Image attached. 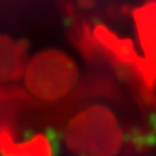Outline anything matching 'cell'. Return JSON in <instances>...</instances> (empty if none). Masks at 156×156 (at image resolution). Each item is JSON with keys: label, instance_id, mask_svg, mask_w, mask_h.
I'll list each match as a JSON object with an SVG mask.
<instances>
[{"label": "cell", "instance_id": "5", "mask_svg": "<svg viewBox=\"0 0 156 156\" xmlns=\"http://www.w3.org/2000/svg\"><path fill=\"white\" fill-rule=\"evenodd\" d=\"M16 128L0 129V155L2 156H52L50 140L46 135L37 134L33 138L17 142Z\"/></svg>", "mask_w": 156, "mask_h": 156}, {"label": "cell", "instance_id": "4", "mask_svg": "<svg viewBox=\"0 0 156 156\" xmlns=\"http://www.w3.org/2000/svg\"><path fill=\"white\" fill-rule=\"evenodd\" d=\"M35 104L23 91L0 89V129L4 126L17 129L29 121H37L38 116L43 121V111Z\"/></svg>", "mask_w": 156, "mask_h": 156}, {"label": "cell", "instance_id": "3", "mask_svg": "<svg viewBox=\"0 0 156 156\" xmlns=\"http://www.w3.org/2000/svg\"><path fill=\"white\" fill-rule=\"evenodd\" d=\"M136 37L143 50L142 74L147 89L156 96V0H147L133 11Z\"/></svg>", "mask_w": 156, "mask_h": 156}, {"label": "cell", "instance_id": "6", "mask_svg": "<svg viewBox=\"0 0 156 156\" xmlns=\"http://www.w3.org/2000/svg\"><path fill=\"white\" fill-rule=\"evenodd\" d=\"M26 65L25 47L21 42L0 33V86L17 82Z\"/></svg>", "mask_w": 156, "mask_h": 156}, {"label": "cell", "instance_id": "1", "mask_svg": "<svg viewBox=\"0 0 156 156\" xmlns=\"http://www.w3.org/2000/svg\"><path fill=\"white\" fill-rule=\"evenodd\" d=\"M62 133L66 148L77 156H117L125 143L122 125L115 112L103 104L77 111Z\"/></svg>", "mask_w": 156, "mask_h": 156}, {"label": "cell", "instance_id": "2", "mask_svg": "<svg viewBox=\"0 0 156 156\" xmlns=\"http://www.w3.org/2000/svg\"><path fill=\"white\" fill-rule=\"evenodd\" d=\"M80 81L74 60L58 48H46L26 61L22 83L26 94L37 104H61L70 101Z\"/></svg>", "mask_w": 156, "mask_h": 156}]
</instances>
